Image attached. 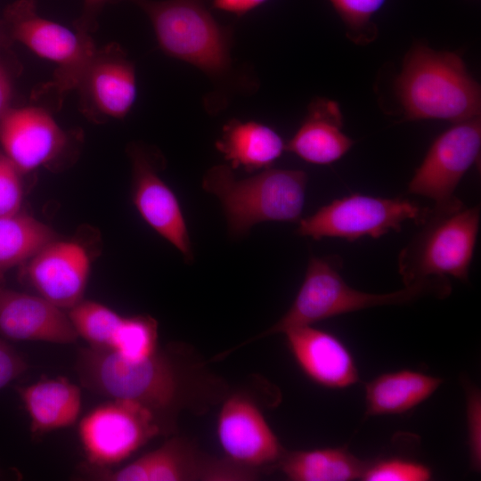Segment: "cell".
Here are the masks:
<instances>
[{
    "instance_id": "2",
    "label": "cell",
    "mask_w": 481,
    "mask_h": 481,
    "mask_svg": "<svg viewBox=\"0 0 481 481\" xmlns=\"http://www.w3.org/2000/svg\"><path fill=\"white\" fill-rule=\"evenodd\" d=\"M161 51L200 70L211 90L208 112L224 110L233 97L257 87L255 76L232 57L233 29L213 15L209 0H137Z\"/></svg>"
},
{
    "instance_id": "8",
    "label": "cell",
    "mask_w": 481,
    "mask_h": 481,
    "mask_svg": "<svg viewBox=\"0 0 481 481\" xmlns=\"http://www.w3.org/2000/svg\"><path fill=\"white\" fill-rule=\"evenodd\" d=\"M428 209L407 199L355 193L334 200L312 216L300 219L297 232L314 240L379 238L391 231L400 232L407 220L420 224Z\"/></svg>"
},
{
    "instance_id": "5",
    "label": "cell",
    "mask_w": 481,
    "mask_h": 481,
    "mask_svg": "<svg viewBox=\"0 0 481 481\" xmlns=\"http://www.w3.org/2000/svg\"><path fill=\"white\" fill-rule=\"evenodd\" d=\"M307 175L302 170L267 167L238 179L227 165L209 168L203 189L221 203L230 232L242 235L265 221L298 222L306 200Z\"/></svg>"
},
{
    "instance_id": "26",
    "label": "cell",
    "mask_w": 481,
    "mask_h": 481,
    "mask_svg": "<svg viewBox=\"0 0 481 481\" xmlns=\"http://www.w3.org/2000/svg\"><path fill=\"white\" fill-rule=\"evenodd\" d=\"M158 322L145 314L124 316L112 351L129 360H140L158 348Z\"/></svg>"
},
{
    "instance_id": "9",
    "label": "cell",
    "mask_w": 481,
    "mask_h": 481,
    "mask_svg": "<svg viewBox=\"0 0 481 481\" xmlns=\"http://www.w3.org/2000/svg\"><path fill=\"white\" fill-rule=\"evenodd\" d=\"M78 471L86 479L102 481H244L248 477L244 467L228 458L207 457L176 436L118 469L85 463Z\"/></svg>"
},
{
    "instance_id": "34",
    "label": "cell",
    "mask_w": 481,
    "mask_h": 481,
    "mask_svg": "<svg viewBox=\"0 0 481 481\" xmlns=\"http://www.w3.org/2000/svg\"><path fill=\"white\" fill-rule=\"evenodd\" d=\"M12 86L6 69L0 63V120L11 108Z\"/></svg>"
},
{
    "instance_id": "11",
    "label": "cell",
    "mask_w": 481,
    "mask_h": 481,
    "mask_svg": "<svg viewBox=\"0 0 481 481\" xmlns=\"http://www.w3.org/2000/svg\"><path fill=\"white\" fill-rule=\"evenodd\" d=\"M481 149L480 118L455 123L429 147L408 184V192L432 200L435 205L451 202L454 191Z\"/></svg>"
},
{
    "instance_id": "6",
    "label": "cell",
    "mask_w": 481,
    "mask_h": 481,
    "mask_svg": "<svg viewBox=\"0 0 481 481\" xmlns=\"http://www.w3.org/2000/svg\"><path fill=\"white\" fill-rule=\"evenodd\" d=\"M479 222V207L466 208L457 198L428 208L420 231L398 256L404 286L432 277L468 281Z\"/></svg>"
},
{
    "instance_id": "4",
    "label": "cell",
    "mask_w": 481,
    "mask_h": 481,
    "mask_svg": "<svg viewBox=\"0 0 481 481\" xmlns=\"http://www.w3.org/2000/svg\"><path fill=\"white\" fill-rule=\"evenodd\" d=\"M395 92L410 120L458 123L480 115V86L455 53L414 45L405 55Z\"/></svg>"
},
{
    "instance_id": "29",
    "label": "cell",
    "mask_w": 481,
    "mask_h": 481,
    "mask_svg": "<svg viewBox=\"0 0 481 481\" xmlns=\"http://www.w3.org/2000/svg\"><path fill=\"white\" fill-rule=\"evenodd\" d=\"M467 437L471 469L479 471L481 468V394L469 382L465 383Z\"/></svg>"
},
{
    "instance_id": "30",
    "label": "cell",
    "mask_w": 481,
    "mask_h": 481,
    "mask_svg": "<svg viewBox=\"0 0 481 481\" xmlns=\"http://www.w3.org/2000/svg\"><path fill=\"white\" fill-rule=\"evenodd\" d=\"M22 175L4 153H0V216L20 211L23 200Z\"/></svg>"
},
{
    "instance_id": "31",
    "label": "cell",
    "mask_w": 481,
    "mask_h": 481,
    "mask_svg": "<svg viewBox=\"0 0 481 481\" xmlns=\"http://www.w3.org/2000/svg\"><path fill=\"white\" fill-rule=\"evenodd\" d=\"M29 363L21 354L0 338V389L21 376Z\"/></svg>"
},
{
    "instance_id": "22",
    "label": "cell",
    "mask_w": 481,
    "mask_h": 481,
    "mask_svg": "<svg viewBox=\"0 0 481 481\" xmlns=\"http://www.w3.org/2000/svg\"><path fill=\"white\" fill-rule=\"evenodd\" d=\"M443 381L409 369L382 373L365 384V416L405 413L428 400Z\"/></svg>"
},
{
    "instance_id": "18",
    "label": "cell",
    "mask_w": 481,
    "mask_h": 481,
    "mask_svg": "<svg viewBox=\"0 0 481 481\" xmlns=\"http://www.w3.org/2000/svg\"><path fill=\"white\" fill-rule=\"evenodd\" d=\"M0 335L20 341L74 343L78 335L68 313L41 296L0 284Z\"/></svg>"
},
{
    "instance_id": "13",
    "label": "cell",
    "mask_w": 481,
    "mask_h": 481,
    "mask_svg": "<svg viewBox=\"0 0 481 481\" xmlns=\"http://www.w3.org/2000/svg\"><path fill=\"white\" fill-rule=\"evenodd\" d=\"M216 430L226 458L248 468L278 466L286 451L255 401L239 392L223 400Z\"/></svg>"
},
{
    "instance_id": "23",
    "label": "cell",
    "mask_w": 481,
    "mask_h": 481,
    "mask_svg": "<svg viewBox=\"0 0 481 481\" xmlns=\"http://www.w3.org/2000/svg\"><path fill=\"white\" fill-rule=\"evenodd\" d=\"M365 461L346 447L285 451L278 467L292 481H351L361 479Z\"/></svg>"
},
{
    "instance_id": "3",
    "label": "cell",
    "mask_w": 481,
    "mask_h": 481,
    "mask_svg": "<svg viewBox=\"0 0 481 481\" xmlns=\"http://www.w3.org/2000/svg\"><path fill=\"white\" fill-rule=\"evenodd\" d=\"M340 261L335 257H313L308 263L302 285L289 310L262 333L238 345L242 347L260 338L338 315L360 310L412 304L424 298H444L451 291L446 277H432L389 293H369L350 287L339 273Z\"/></svg>"
},
{
    "instance_id": "19",
    "label": "cell",
    "mask_w": 481,
    "mask_h": 481,
    "mask_svg": "<svg viewBox=\"0 0 481 481\" xmlns=\"http://www.w3.org/2000/svg\"><path fill=\"white\" fill-rule=\"evenodd\" d=\"M342 126L343 116L338 102L327 98H314L308 105L299 128L286 143V151L312 164L333 163L354 144L342 131Z\"/></svg>"
},
{
    "instance_id": "17",
    "label": "cell",
    "mask_w": 481,
    "mask_h": 481,
    "mask_svg": "<svg viewBox=\"0 0 481 481\" xmlns=\"http://www.w3.org/2000/svg\"><path fill=\"white\" fill-rule=\"evenodd\" d=\"M283 334L297 364L313 382L331 389L359 382L355 358L336 335L313 325L295 327Z\"/></svg>"
},
{
    "instance_id": "12",
    "label": "cell",
    "mask_w": 481,
    "mask_h": 481,
    "mask_svg": "<svg viewBox=\"0 0 481 481\" xmlns=\"http://www.w3.org/2000/svg\"><path fill=\"white\" fill-rule=\"evenodd\" d=\"M76 89L80 111L90 120L122 119L137 98L135 63L118 44L96 48Z\"/></svg>"
},
{
    "instance_id": "7",
    "label": "cell",
    "mask_w": 481,
    "mask_h": 481,
    "mask_svg": "<svg viewBox=\"0 0 481 481\" xmlns=\"http://www.w3.org/2000/svg\"><path fill=\"white\" fill-rule=\"evenodd\" d=\"M4 17L12 39L56 65L53 79L38 89L37 98L61 103L66 94L76 89L97 48L92 35L40 15L35 0L9 4Z\"/></svg>"
},
{
    "instance_id": "1",
    "label": "cell",
    "mask_w": 481,
    "mask_h": 481,
    "mask_svg": "<svg viewBox=\"0 0 481 481\" xmlns=\"http://www.w3.org/2000/svg\"><path fill=\"white\" fill-rule=\"evenodd\" d=\"M75 371L88 391L110 400L128 401L147 411L163 436L176 432L182 412L205 413L229 395L225 381L181 343L158 346L140 360L90 346L81 347Z\"/></svg>"
},
{
    "instance_id": "28",
    "label": "cell",
    "mask_w": 481,
    "mask_h": 481,
    "mask_svg": "<svg viewBox=\"0 0 481 481\" xmlns=\"http://www.w3.org/2000/svg\"><path fill=\"white\" fill-rule=\"evenodd\" d=\"M432 471L426 464L404 458H386L367 462L361 480L428 481Z\"/></svg>"
},
{
    "instance_id": "25",
    "label": "cell",
    "mask_w": 481,
    "mask_h": 481,
    "mask_svg": "<svg viewBox=\"0 0 481 481\" xmlns=\"http://www.w3.org/2000/svg\"><path fill=\"white\" fill-rule=\"evenodd\" d=\"M78 336L90 346L111 351L124 316L107 306L92 300H82L68 312Z\"/></svg>"
},
{
    "instance_id": "20",
    "label": "cell",
    "mask_w": 481,
    "mask_h": 481,
    "mask_svg": "<svg viewBox=\"0 0 481 481\" xmlns=\"http://www.w3.org/2000/svg\"><path fill=\"white\" fill-rule=\"evenodd\" d=\"M216 148L231 168L251 173L270 167L286 151V143L265 124L234 118L224 126Z\"/></svg>"
},
{
    "instance_id": "15",
    "label": "cell",
    "mask_w": 481,
    "mask_h": 481,
    "mask_svg": "<svg viewBox=\"0 0 481 481\" xmlns=\"http://www.w3.org/2000/svg\"><path fill=\"white\" fill-rule=\"evenodd\" d=\"M133 169V202L143 219L175 247L188 261L192 245L177 198L158 174L153 159L140 145L129 149Z\"/></svg>"
},
{
    "instance_id": "14",
    "label": "cell",
    "mask_w": 481,
    "mask_h": 481,
    "mask_svg": "<svg viewBox=\"0 0 481 481\" xmlns=\"http://www.w3.org/2000/svg\"><path fill=\"white\" fill-rule=\"evenodd\" d=\"M68 143L67 133L42 106L11 107L0 120L3 153L22 174L54 161Z\"/></svg>"
},
{
    "instance_id": "33",
    "label": "cell",
    "mask_w": 481,
    "mask_h": 481,
    "mask_svg": "<svg viewBox=\"0 0 481 481\" xmlns=\"http://www.w3.org/2000/svg\"><path fill=\"white\" fill-rule=\"evenodd\" d=\"M266 1L267 0H209V3L214 9L236 16H242L265 4Z\"/></svg>"
},
{
    "instance_id": "21",
    "label": "cell",
    "mask_w": 481,
    "mask_h": 481,
    "mask_svg": "<svg viewBox=\"0 0 481 481\" xmlns=\"http://www.w3.org/2000/svg\"><path fill=\"white\" fill-rule=\"evenodd\" d=\"M17 392L30 420L33 434L72 426L81 411V390L64 377L43 379Z\"/></svg>"
},
{
    "instance_id": "16",
    "label": "cell",
    "mask_w": 481,
    "mask_h": 481,
    "mask_svg": "<svg viewBox=\"0 0 481 481\" xmlns=\"http://www.w3.org/2000/svg\"><path fill=\"white\" fill-rule=\"evenodd\" d=\"M89 273L88 253L73 240L49 242L28 261L25 270L38 295L63 310L83 300Z\"/></svg>"
},
{
    "instance_id": "32",
    "label": "cell",
    "mask_w": 481,
    "mask_h": 481,
    "mask_svg": "<svg viewBox=\"0 0 481 481\" xmlns=\"http://www.w3.org/2000/svg\"><path fill=\"white\" fill-rule=\"evenodd\" d=\"M123 0H83L82 11L75 20V29L92 35L98 28V19L103 8L109 4H115ZM133 3L137 0H128Z\"/></svg>"
},
{
    "instance_id": "24",
    "label": "cell",
    "mask_w": 481,
    "mask_h": 481,
    "mask_svg": "<svg viewBox=\"0 0 481 481\" xmlns=\"http://www.w3.org/2000/svg\"><path fill=\"white\" fill-rule=\"evenodd\" d=\"M56 233L34 216L21 213L0 216V281L11 268L28 262Z\"/></svg>"
},
{
    "instance_id": "27",
    "label": "cell",
    "mask_w": 481,
    "mask_h": 481,
    "mask_svg": "<svg viewBox=\"0 0 481 481\" xmlns=\"http://www.w3.org/2000/svg\"><path fill=\"white\" fill-rule=\"evenodd\" d=\"M386 0H329L346 29L347 37L358 45L369 44L377 37L373 15Z\"/></svg>"
},
{
    "instance_id": "10",
    "label": "cell",
    "mask_w": 481,
    "mask_h": 481,
    "mask_svg": "<svg viewBox=\"0 0 481 481\" xmlns=\"http://www.w3.org/2000/svg\"><path fill=\"white\" fill-rule=\"evenodd\" d=\"M78 435L87 463L99 468L119 463L163 436L147 411L122 400H110L90 411L79 423Z\"/></svg>"
}]
</instances>
